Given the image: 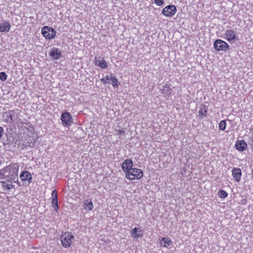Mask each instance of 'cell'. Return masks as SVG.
<instances>
[{
	"instance_id": "6da1fadb",
	"label": "cell",
	"mask_w": 253,
	"mask_h": 253,
	"mask_svg": "<svg viewBox=\"0 0 253 253\" xmlns=\"http://www.w3.org/2000/svg\"><path fill=\"white\" fill-rule=\"evenodd\" d=\"M6 143L18 149L32 148L39 139L35 128L30 123L18 121L6 129Z\"/></svg>"
},
{
	"instance_id": "7a4b0ae2",
	"label": "cell",
	"mask_w": 253,
	"mask_h": 253,
	"mask_svg": "<svg viewBox=\"0 0 253 253\" xmlns=\"http://www.w3.org/2000/svg\"><path fill=\"white\" fill-rule=\"evenodd\" d=\"M19 165L18 164H10L1 170V179L10 183H18V175Z\"/></svg>"
},
{
	"instance_id": "3957f363",
	"label": "cell",
	"mask_w": 253,
	"mask_h": 253,
	"mask_svg": "<svg viewBox=\"0 0 253 253\" xmlns=\"http://www.w3.org/2000/svg\"><path fill=\"white\" fill-rule=\"evenodd\" d=\"M3 120L6 123L13 125L19 121V115L15 110H9L3 114Z\"/></svg>"
},
{
	"instance_id": "277c9868",
	"label": "cell",
	"mask_w": 253,
	"mask_h": 253,
	"mask_svg": "<svg viewBox=\"0 0 253 253\" xmlns=\"http://www.w3.org/2000/svg\"><path fill=\"white\" fill-rule=\"evenodd\" d=\"M144 176V172L139 168H132L125 173L126 179L129 180H140Z\"/></svg>"
},
{
	"instance_id": "5b68a950",
	"label": "cell",
	"mask_w": 253,
	"mask_h": 253,
	"mask_svg": "<svg viewBox=\"0 0 253 253\" xmlns=\"http://www.w3.org/2000/svg\"><path fill=\"white\" fill-rule=\"evenodd\" d=\"M74 239V236L71 232H65L61 234L60 237L61 245L65 248H69L72 245Z\"/></svg>"
},
{
	"instance_id": "8992f818",
	"label": "cell",
	"mask_w": 253,
	"mask_h": 253,
	"mask_svg": "<svg viewBox=\"0 0 253 253\" xmlns=\"http://www.w3.org/2000/svg\"><path fill=\"white\" fill-rule=\"evenodd\" d=\"M41 34L44 38L48 40H53L57 36V31L52 27L45 26L41 29Z\"/></svg>"
},
{
	"instance_id": "52a82bcc",
	"label": "cell",
	"mask_w": 253,
	"mask_h": 253,
	"mask_svg": "<svg viewBox=\"0 0 253 253\" xmlns=\"http://www.w3.org/2000/svg\"><path fill=\"white\" fill-rule=\"evenodd\" d=\"M101 81L105 85H111L114 88H118L120 85V82L116 76L113 75H107L101 78Z\"/></svg>"
},
{
	"instance_id": "ba28073f",
	"label": "cell",
	"mask_w": 253,
	"mask_h": 253,
	"mask_svg": "<svg viewBox=\"0 0 253 253\" xmlns=\"http://www.w3.org/2000/svg\"><path fill=\"white\" fill-rule=\"evenodd\" d=\"M61 120L62 124L65 127H69L73 123L72 115L68 111H64L61 115Z\"/></svg>"
},
{
	"instance_id": "9c48e42d",
	"label": "cell",
	"mask_w": 253,
	"mask_h": 253,
	"mask_svg": "<svg viewBox=\"0 0 253 253\" xmlns=\"http://www.w3.org/2000/svg\"><path fill=\"white\" fill-rule=\"evenodd\" d=\"M214 48L218 52L228 50L230 48L229 45L224 41L220 39H217L214 43Z\"/></svg>"
},
{
	"instance_id": "30bf717a",
	"label": "cell",
	"mask_w": 253,
	"mask_h": 253,
	"mask_svg": "<svg viewBox=\"0 0 253 253\" xmlns=\"http://www.w3.org/2000/svg\"><path fill=\"white\" fill-rule=\"evenodd\" d=\"M177 12V8L175 6L172 5H169L165 6L163 9L162 13V14L167 18H171L175 15Z\"/></svg>"
},
{
	"instance_id": "8fae6325",
	"label": "cell",
	"mask_w": 253,
	"mask_h": 253,
	"mask_svg": "<svg viewBox=\"0 0 253 253\" xmlns=\"http://www.w3.org/2000/svg\"><path fill=\"white\" fill-rule=\"evenodd\" d=\"M93 63L97 67H100L102 69H105L108 68V64L106 61L103 57L96 56L94 58Z\"/></svg>"
},
{
	"instance_id": "7c38bea8",
	"label": "cell",
	"mask_w": 253,
	"mask_h": 253,
	"mask_svg": "<svg viewBox=\"0 0 253 253\" xmlns=\"http://www.w3.org/2000/svg\"><path fill=\"white\" fill-rule=\"evenodd\" d=\"M49 57L54 60H58L62 57V53L58 48H53L49 50Z\"/></svg>"
},
{
	"instance_id": "4fadbf2b",
	"label": "cell",
	"mask_w": 253,
	"mask_h": 253,
	"mask_svg": "<svg viewBox=\"0 0 253 253\" xmlns=\"http://www.w3.org/2000/svg\"><path fill=\"white\" fill-rule=\"evenodd\" d=\"M20 179L22 181L27 182L28 184L32 181V176L30 172L27 171H23L20 174Z\"/></svg>"
},
{
	"instance_id": "5bb4252c",
	"label": "cell",
	"mask_w": 253,
	"mask_h": 253,
	"mask_svg": "<svg viewBox=\"0 0 253 253\" xmlns=\"http://www.w3.org/2000/svg\"><path fill=\"white\" fill-rule=\"evenodd\" d=\"M131 235L135 239L141 238L144 235V232L140 227H135L131 230Z\"/></svg>"
},
{
	"instance_id": "9a60e30c",
	"label": "cell",
	"mask_w": 253,
	"mask_h": 253,
	"mask_svg": "<svg viewBox=\"0 0 253 253\" xmlns=\"http://www.w3.org/2000/svg\"><path fill=\"white\" fill-rule=\"evenodd\" d=\"M225 38L229 42H235L237 40L236 34L232 30H228L225 31Z\"/></svg>"
},
{
	"instance_id": "2e32d148",
	"label": "cell",
	"mask_w": 253,
	"mask_h": 253,
	"mask_svg": "<svg viewBox=\"0 0 253 253\" xmlns=\"http://www.w3.org/2000/svg\"><path fill=\"white\" fill-rule=\"evenodd\" d=\"M121 167L124 172L126 173L132 169L133 167V161L131 159H126L122 164H121Z\"/></svg>"
},
{
	"instance_id": "e0dca14e",
	"label": "cell",
	"mask_w": 253,
	"mask_h": 253,
	"mask_svg": "<svg viewBox=\"0 0 253 253\" xmlns=\"http://www.w3.org/2000/svg\"><path fill=\"white\" fill-rule=\"evenodd\" d=\"M159 243L162 247L169 248L172 245V241L171 238L165 236L160 238L159 240Z\"/></svg>"
},
{
	"instance_id": "ac0fdd59",
	"label": "cell",
	"mask_w": 253,
	"mask_h": 253,
	"mask_svg": "<svg viewBox=\"0 0 253 253\" xmlns=\"http://www.w3.org/2000/svg\"><path fill=\"white\" fill-rule=\"evenodd\" d=\"M52 206L55 211H58L59 207H58V197H57V192L56 189H54L52 192Z\"/></svg>"
},
{
	"instance_id": "d6986e66",
	"label": "cell",
	"mask_w": 253,
	"mask_h": 253,
	"mask_svg": "<svg viewBox=\"0 0 253 253\" xmlns=\"http://www.w3.org/2000/svg\"><path fill=\"white\" fill-rule=\"evenodd\" d=\"M232 175L233 179L237 183H239L241 180L242 176V171L240 168H234L232 170Z\"/></svg>"
},
{
	"instance_id": "ffe728a7",
	"label": "cell",
	"mask_w": 253,
	"mask_h": 253,
	"mask_svg": "<svg viewBox=\"0 0 253 253\" xmlns=\"http://www.w3.org/2000/svg\"><path fill=\"white\" fill-rule=\"evenodd\" d=\"M235 147L239 151H244L247 149L248 145L243 140H238L235 144Z\"/></svg>"
},
{
	"instance_id": "44dd1931",
	"label": "cell",
	"mask_w": 253,
	"mask_h": 253,
	"mask_svg": "<svg viewBox=\"0 0 253 253\" xmlns=\"http://www.w3.org/2000/svg\"><path fill=\"white\" fill-rule=\"evenodd\" d=\"M160 92L163 95L166 96L167 97H169L172 95V89L171 88V87H170V85L168 84H165L160 89Z\"/></svg>"
},
{
	"instance_id": "7402d4cb",
	"label": "cell",
	"mask_w": 253,
	"mask_h": 253,
	"mask_svg": "<svg viewBox=\"0 0 253 253\" xmlns=\"http://www.w3.org/2000/svg\"><path fill=\"white\" fill-rule=\"evenodd\" d=\"M0 27H1V28H0L1 33H8L10 31L11 28V24L9 21L5 20L4 22L1 23Z\"/></svg>"
},
{
	"instance_id": "603a6c76",
	"label": "cell",
	"mask_w": 253,
	"mask_h": 253,
	"mask_svg": "<svg viewBox=\"0 0 253 253\" xmlns=\"http://www.w3.org/2000/svg\"><path fill=\"white\" fill-rule=\"evenodd\" d=\"M208 107L205 104H202L201 105L200 108L198 111V115L200 118H203L207 115L208 114Z\"/></svg>"
},
{
	"instance_id": "cb8c5ba5",
	"label": "cell",
	"mask_w": 253,
	"mask_h": 253,
	"mask_svg": "<svg viewBox=\"0 0 253 253\" xmlns=\"http://www.w3.org/2000/svg\"><path fill=\"white\" fill-rule=\"evenodd\" d=\"M83 207L87 211H92L94 208L93 202L90 199L85 201L83 203Z\"/></svg>"
},
{
	"instance_id": "d4e9b609",
	"label": "cell",
	"mask_w": 253,
	"mask_h": 253,
	"mask_svg": "<svg viewBox=\"0 0 253 253\" xmlns=\"http://www.w3.org/2000/svg\"><path fill=\"white\" fill-rule=\"evenodd\" d=\"M2 184L3 188L6 190H10L14 188V185H13V184L8 182V181H5L4 182L2 181Z\"/></svg>"
},
{
	"instance_id": "484cf974",
	"label": "cell",
	"mask_w": 253,
	"mask_h": 253,
	"mask_svg": "<svg viewBox=\"0 0 253 253\" xmlns=\"http://www.w3.org/2000/svg\"><path fill=\"white\" fill-rule=\"evenodd\" d=\"M218 196L222 199H224L228 196L227 192L225 190H223V189L219 190V191L218 192Z\"/></svg>"
},
{
	"instance_id": "4316f807",
	"label": "cell",
	"mask_w": 253,
	"mask_h": 253,
	"mask_svg": "<svg viewBox=\"0 0 253 253\" xmlns=\"http://www.w3.org/2000/svg\"><path fill=\"white\" fill-rule=\"evenodd\" d=\"M227 127V121L225 120L221 121L219 124V128L220 130L224 131Z\"/></svg>"
},
{
	"instance_id": "83f0119b",
	"label": "cell",
	"mask_w": 253,
	"mask_h": 253,
	"mask_svg": "<svg viewBox=\"0 0 253 253\" xmlns=\"http://www.w3.org/2000/svg\"><path fill=\"white\" fill-rule=\"evenodd\" d=\"M0 79L2 82H5L8 79V75L5 72H1L0 73Z\"/></svg>"
},
{
	"instance_id": "f1b7e54d",
	"label": "cell",
	"mask_w": 253,
	"mask_h": 253,
	"mask_svg": "<svg viewBox=\"0 0 253 253\" xmlns=\"http://www.w3.org/2000/svg\"><path fill=\"white\" fill-rule=\"evenodd\" d=\"M154 3L158 6H162L164 4V1L163 0H154Z\"/></svg>"
},
{
	"instance_id": "f546056e",
	"label": "cell",
	"mask_w": 253,
	"mask_h": 253,
	"mask_svg": "<svg viewBox=\"0 0 253 253\" xmlns=\"http://www.w3.org/2000/svg\"><path fill=\"white\" fill-rule=\"evenodd\" d=\"M116 132L117 135L119 136H122L125 134V131L123 129H119V130H116Z\"/></svg>"
},
{
	"instance_id": "4dcf8cb0",
	"label": "cell",
	"mask_w": 253,
	"mask_h": 253,
	"mask_svg": "<svg viewBox=\"0 0 253 253\" xmlns=\"http://www.w3.org/2000/svg\"><path fill=\"white\" fill-rule=\"evenodd\" d=\"M250 144L252 146V148L253 149V137L251 138L250 140Z\"/></svg>"
},
{
	"instance_id": "1f68e13d",
	"label": "cell",
	"mask_w": 253,
	"mask_h": 253,
	"mask_svg": "<svg viewBox=\"0 0 253 253\" xmlns=\"http://www.w3.org/2000/svg\"><path fill=\"white\" fill-rule=\"evenodd\" d=\"M1 137H3V134H4V129H3V127H1Z\"/></svg>"
},
{
	"instance_id": "d6a6232c",
	"label": "cell",
	"mask_w": 253,
	"mask_h": 253,
	"mask_svg": "<svg viewBox=\"0 0 253 253\" xmlns=\"http://www.w3.org/2000/svg\"><path fill=\"white\" fill-rule=\"evenodd\" d=\"M252 178L253 180V169L252 171Z\"/></svg>"
}]
</instances>
